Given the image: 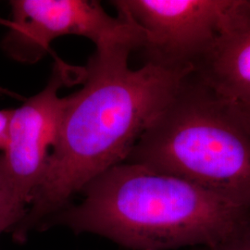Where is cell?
<instances>
[{
  "instance_id": "6da1fadb",
  "label": "cell",
  "mask_w": 250,
  "mask_h": 250,
  "mask_svg": "<svg viewBox=\"0 0 250 250\" xmlns=\"http://www.w3.org/2000/svg\"><path fill=\"white\" fill-rule=\"evenodd\" d=\"M133 50L99 49L83 68V87L68 96L59 141L26 214L12 232L25 241L72 204L91 181L125 162L134 145L193 72L146 62L132 70Z\"/></svg>"
},
{
  "instance_id": "7a4b0ae2",
  "label": "cell",
  "mask_w": 250,
  "mask_h": 250,
  "mask_svg": "<svg viewBox=\"0 0 250 250\" xmlns=\"http://www.w3.org/2000/svg\"><path fill=\"white\" fill-rule=\"evenodd\" d=\"M40 231L68 228L102 236L131 250L208 248L250 217L238 205L187 180L123 162L82 190Z\"/></svg>"
},
{
  "instance_id": "3957f363",
  "label": "cell",
  "mask_w": 250,
  "mask_h": 250,
  "mask_svg": "<svg viewBox=\"0 0 250 250\" xmlns=\"http://www.w3.org/2000/svg\"><path fill=\"white\" fill-rule=\"evenodd\" d=\"M125 162L187 180L250 208V133L194 72Z\"/></svg>"
},
{
  "instance_id": "277c9868",
  "label": "cell",
  "mask_w": 250,
  "mask_h": 250,
  "mask_svg": "<svg viewBox=\"0 0 250 250\" xmlns=\"http://www.w3.org/2000/svg\"><path fill=\"white\" fill-rule=\"evenodd\" d=\"M9 5L12 26L2 48L19 62L36 63L55 39L65 36L85 37L97 50L126 46L136 51L143 46L142 30L123 15H108L98 1L13 0Z\"/></svg>"
},
{
  "instance_id": "5b68a950",
  "label": "cell",
  "mask_w": 250,
  "mask_h": 250,
  "mask_svg": "<svg viewBox=\"0 0 250 250\" xmlns=\"http://www.w3.org/2000/svg\"><path fill=\"white\" fill-rule=\"evenodd\" d=\"M234 0H119L118 14L139 27L146 62L194 71L214 44Z\"/></svg>"
},
{
  "instance_id": "8992f818",
  "label": "cell",
  "mask_w": 250,
  "mask_h": 250,
  "mask_svg": "<svg viewBox=\"0 0 250 250\" xmlns=\"http://www.w3.org/2000/svg\"><path fill=\"white\" fill-rule=\"evenodd\" d=\"M82 74L83 68L73 70L57 59L45 88L12 108L2 155L9 178L28 207L59 141L68 104V97H60L59 91L70 80L82 83Z\"/></svg>"
},
{
  "instance_id": "52a82bcc",
  "label": "cell",
  "mask_w": 250,
  "mask_h": 250,
  "mask_svg": "<svg viewBox=\"0 0 250 250\" xmlns=\"http://www.w3.org/2000/svg\"><path fill=\"white\" fill-rule=\"evenodd\" d=\"M194 73L225 104L250 106V0H234L220 35Z\"/></svg>"
},
{
  "instance_id": "ba28073f",
  "label": "cell",
  "mask_w": 250,
  "mask_h": 250,
  "mask_svg": "<svg viewBox=\"0 0 250 250\" xmlns=\"http://www.w3.org/2000/svg\"><path fill=\"white\" fill-rule=\"evenodd\" d=\"M28 204L19 196L7 171L2 153L0 154V235L12 232L23 220Z\"/></svg>"
},
{
  "instance_id": "9c48e42d",
  "label": "cell",
  "mask_w": 250,
  "mask_h": 250,
  "mask_svg": "<svg viewBox=\"0 0 250 250\" xmlns=\"http://www.w3.org/2000/svg\"><path fill=\"white\" fill-rule=\"evenodd\" d=\"M206 250H250V217L239 224L224 239Z\"/></svg>"
},
{
  "instance_id": "30bf717a",
  "label": "cell",
  "mask_w": 250,
  "mask_h": 250,
  "mask_svg": "<svg viewBox=\"0 0 250 250\" xmlns=\"http://www.w3.org/2000/svg\"><path fill=\"white\" fill-rule=\"evenodd\" d=\"M11 112L12 108L0 109V151H4L7 146Z\"/></svg>"
},
{
  "instance_id": "8fae6325",
  "label": "cell",
  "mask_w": 250,
  "mask_h": 250,
  "mask_svg": "<svg viewBox=\"0 0 250 250\" xmlns=\"http://www.w3.org/2000/svg\"><path fill=\"white\" fill-rule=\"evenodd\" d=\"M229 106V105H228ZM233 114L238 118V120L245 126V128L250 133V106L248 107H231Z\"/></svg>"
},
{
  "instance_id": "7c38bea8",
  "label": "cell",
  "mask_w": 250,
  "mask_h": 250,
  "mask_svg": "<svg viewBox=\"0 0 250 250\" xmlns=\"http://www.w3.org/2000/svg\"><path fill=\"white\" fill-rule=\"evenodd\" d=\"M0 95H7V96H9V97L16 98V99H21V97H20V95H18V94L13 93V92L6 89V88H3V87H1V86H0Z\"/></svg>"
},
{
  "instance_id": "4fadbf2b",
  "label": "cell",
  "mask_w": 250,
  "mask_h": 250,
  "mask_svg": "<svg viewBox=\"0 0 250 250\" xmlns=\"http://www.w3.org/2000/svg\"><path fill=\"white\" fill-rule=\"evenodd\" d=\"M0 25H3V26L7 27L8 29H9L12 26V22L9 19H3L0 17Z\"/></svg>"
},
{
  "instance_id": "5bb4252c",
  "label": "cell",
  "mask_w": 250,
  "mask_h": 250,
  "mask_svg": "<svg viewBox=\"0 0 250 250\" xmlns=\"http://www.w3.org/2000/svg\"><path fill=\"white\" fill-rule=\"evenodd\" d=\"M206 250L205 247H201V248H199L198 250Z\"/></svg>"
}]
</instances>
